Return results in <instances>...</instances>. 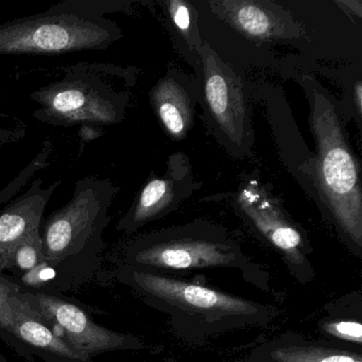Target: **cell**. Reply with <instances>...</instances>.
<instances>
[{"mask_svg": "<svg viewBox=\"0 0 362 362\" xmlns=\"http://www.w3.org/2000/svg\"><path fill=\"white\" fill-rule=\"evenodd\" d=\"M122 1L64 0L48 11L0 25V56H46L99 52L122 39L107 14L122 11Z\"/></svg>", "mask_w": 362, "mask_h": 362, "instance_id": "1", "label": "cell"}, {"mask_svg": "<svg viewBox=\"0 0 362 362\" xmlns=\"http://www.w3.org/2000/svg\"><path fill=\"white\" fill-rule=\"evenodd\" d=\"M306 86L309 122L315 139V173L322 200L339 228L362 247V190L360 167L351 152L336 103L317 86Z\"/></svg>", "mask_w": 362, "mask_h": 362, "instance_id": "2", "label": "cell"}, {"mask_svg": "<svg viewBox=\"0 0 362 362\" xmlns=\"http://www.w3.org/2000/svg\"><path fill=\"white\" fill-rule=\"evenodd\" d=\"M118 189L103 177H86L76 182L69 202L42 220L44 258L96 272L105 247L103 233L112 220L109 211Z\"/></svg>", "mask_w": 362, "mask_h": 362, "instance_id": "3", "label": "cell"}, {"mask_svg": "<svg viewBox=\"0 0 362 362\" xmlns=\"http://www.w3.org/2000/svg\"><path fill=\"white\" fill-rule=\"evenodd\" d=\"M107 65L79 63L64 77L31 94L39 105L35 117L54 127H103L124 119L128 95L116 90L105 77Z\"/></svg>", "mask_w": 362, "mask_h": 362, "instance_id": "4", "label": "cell"}, {"mask_svg": "<svg viewBox=\"0 0 362 362\" xmlns=\"http://www.w3.org/2000/svg\"><path fill=\"white\" fill-rule=\"evenodd\" d=\"M18 303L41 317L54 334L66 341L84 357L114 351L141 349L144 343L133 334L109 329L95 322L90 311L58 292L20 291Z\"/></svg>", "mask_w": 362, "mask_h": 362, "instance_id": "5", "label": "cell"}, {"mask_svg": "<svg viewBox=\"0 0 362 362\" xmlns=\"http://www.w3.org/2000/svg\"><path fill=\"white\" fill-rule=\"evenodd\" d=\"M203 75V99L211 126L234 148L243 153L251 145L252 128L243 86L234 71L207 44L198 50Z\"/></svg>", "mask_w": 362, "mask_h": 362, "instance_id": "6", "label": "cell"}, {"mask_svg": "<svg viewBox=\"0 0 362 362\" xmlns=\"http://www.w3.org/2000/svg\"><path fill=\"white\" fill-rule=\"evenodd\" d=\"M238 259L230 243L199 237H144L129 243L124 251V266L171 270L232 266Z\"/></svg>", "mask_w": 362, "mask_h": 362, "instance_id": "7", "label": "cell"}, {"mask_svg": "<svg viewBox=\"0 0 362 362\" xmlns=\"http://www.w3.org/2000/svg\"><path fill=\"white\" fill-rule=\"evenodd\" d=\"M117 276L122 283L134 288L139 293L205 317L250 315L257 311L253 304L243 298L197 284L154 274L145 269L124 266Z\"/></svg>", "mask_w": 362, "mask_h": 362, "instance_id": "8", "label": "cell"}, {"mask_svg": "<svg viewBox=\"0 0 362 362\" xmlns=\"http://www.w3.org/2000/svg\"><path fill=\"white\" fill-rule=\"evenodd\" d=\"M198 188L188 158L184 154H173L166 173L151 177L145 184L116 230L126 234L136 232L148 222L173 211Z\"/></svg>", "mask_w": 362, "mask_h": 362, "instance_id": "9", "label": "cell"}, {"mask_svg": "<svg viewBox=\"0 0 362 362\" xmlns=\"http://www.w3.org/2000/svg\"><path fill=\"white\" fill-rule=\"evenodd\" d=\"M209 5L220 20L254 41H286L302 35L293 16L272 1L216 0Z\"/></svg>", "mask_w": 362, "mask_h": 362, "instance_id": "10", "label": "cell"}, {"mask_svg": "<svg viewBox=\"0 0 362 362\" xmlns=\"http://www.w3.org/2000/svg\"><path fill=\"white\" fill-rule=\"evenodd\" d=\"M238 203L255 228L292 264L304 262L300 230L262 184L252 181L243 186L239 192Z\"/></svg>", "mask_w": 362, "mask_h": 362, "instance_id": "11", "label": "cell"}, {"mask_svg": "<svg viewBox=\"0 0 362 362\" xmlns=\"http://www.w3.org/2000/svg\"><path fill=\"white\" fill-rule=\"evenodd\" d=\"M61 181L44 186L37 177L26 192L10 201L0 211V274L16 247L31 235L40 232L44 211Z\"/></svg>", "mask_w": 362, "mask_h": 362, "instance_id": "12", "label": "cell"}, {"mask_svg": "<svg viewBox=\"0 0 362 362\" xmlns=\"http://www.w3.org/2000/svg\"><path fill=\"white\" fill-rule=\"evenodd\" d=\"M11 307L12 332L24 349L27 359L37 357L45 362H95L54 334L41 317L18 303L16 296L12 300Z\"/></svg>", "mask_w": 362, "mask_h": 362, "instance_id": "13", "label": "cell"}, {"mask_svg": "<svg viewBox=\"0 0 362 362\" xmlns=\"http://www.w3.org/2000/svg\"><path fill=\"white\" fill-rule=\"evenodd\" d=\"M150 100L167 134L173 141L186 137L194 122L197 103L192 86L180 76L165 77L152 88Z\"/></svg>", "mask_w": 362, "mask_h": 362, "instance_id": "14", "label": "cell"}, {"mask_svg": "<svg viewBox=\"0 0 362 362\" xmlns=\"http://www.w3.org/2000/svg\"><path fill=\"white\" fill-rule=\"evenodd\" d=\"M275 362H362L360 354L313 345H289L273 351Z\"/></svg>", "mask_w": 362, "mask_h": 362, "instance_id": "15", "label": "cell"}, {"mask_svg": "<svg viewBox=\"0 0 362 362\" xmlns=\"http://www.w3.org/2000/svg\"><path fill=\"white\" fill-rule=\"evenodd\" d=\"M165 7L175 35L185 44L186 52L192 54L194 62H198V50L202 43L197 28L194 8L183 0H168L165 1Z\"/></svg>", "mask_w": 362, "mask_h": 362, "instance_id": "16", "label": "cell"}, {"mask_svg": "<svg viewBox=\"0 0 362 362\" xmlns=\"http://www.w3.org/2000/svg\"><path fill=\"white\" fill-rule=\"evenodd\" d=\"M44 259L43 247L40 232L31 235L14 249L6 264V273L14 275V279L29 272Z\"/></svg>", "mask_w": 362, "mask_h": 362, "instance_id": "17", "label": "cell"}, {"mask_svg": "<svg viewBox=\"0 0 362 362\" xmlns=\"http://www.w3.org/2000/svg\"><path fill=\"white\" fill-rule=\"evenodd\" d=\"M52 152V143L50 141H46L42 146L39 153L29 163L28 166L7 187L4 188L3 192H0V205L5 204L8 201L13 200L16 194L22 190V188L30 181L31 177H33L37 171L49 166L48 160H49Z\"/></svg>", "mask_w": 362, "mask_h": 362, "instance_id": "18", "label": "cell"}, {"mask_svg": "<svg viewBox=\"0 0 362 362\" xmlns=\"http://www.w3.org/2000/svg\"><path fill=\"white\" fill-rule=\"evenodd\" d=\"M323 328L327 334H332L336 338L351 341L357 344L362 343V325L359 322H329V323H326Z\"/></svg>", "mask_w": 362, "mask_h": 362, "instance_id": "19", "label": "cell"}, {"mask_svg": "<svg viewBox=\"0 0 362 362\" xmlns=\"http://www.w3.org/2000/svg\"><path fill=\"white\" fill-rule=\"evenodd\" d=\"M21 291L20 287L11 281L7 275L0 274V310L13 319L12 300Z\"/></svg>", "mask_w": 362, "mask_h": 362, "instance_id": "20", "label": "cell"}, {"mask_svg": "<svg viewBox=\"0 0 362 362\" xmlns=\"http://www.w3.org/2000/svg\"><path fill=\"white\" fill-rule=\"evenodd\" d=\"M26 131L21 129H4L0 128V145L16 143L24 139Z\"/></svg>", "mask_w": 362, "mask_h": 362, "instance_id": "21", "label": "cell"}, {"mask_svg": "<svg viewBox=\"0 0 362 362\" xmlns=\"http://www.w3.org/2000/svg\"><path fill=\"white\" fill-rule=\"evenodd\" d=\"M354 105L356 107L358 116L361 117L362 115V84L360 80L356 82L354 86Z\"/></svg>", "mask_w": 362, "mask_h": 362, "instance_id": "22", "label": "cell"}, {"mask_svg": "<svg viewBox=\"0 0 362 362\" xmlns=\"http://www.w3.org/2000/svg\"><path fill=\"white\" fill-rule=\"evenodd\" d=\"M0 362H8V360L6 359L5 356H4L1 353H0Z\"/></svg>", "mask_w": 362, "mask_h": 362, "instance_id": "23", "label": "cell"}]
</instances>
